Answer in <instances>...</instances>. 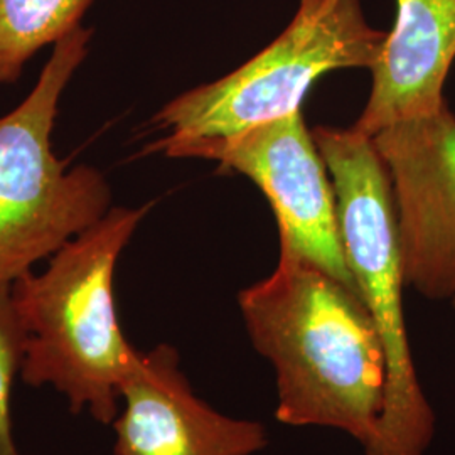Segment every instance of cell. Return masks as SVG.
<instances>
[{
    "mask_svg": "<svg viewBox=\"0 0 455 455\" xmlns=\"http://www.w3.org/2000/svg\"><path fill=\"white\" fill-rule=\"evenodd\" d=\"M248 338L275 373V419L344 432L378 455L387 356L358 293L315 263L280 251L238 295Z\"/></svg>",
    "mask_w": 455,
    "mask_h": 455,
    "instance_id": "6da1fadb",
    "label": "cell"
},
{
    "mask_svg": "<svg viewBox=\"0 0 455 455\" xmlns=\"http://www.w3.org/2000/svg\"><path fill=\"white\" fill-rule=\"evenodd\" d=\"M150 206L112 208L61 246L43 274L29 270L11 285L26 332L22 381L54 388L71 413L88 411L103 425L116 419L122 387L142 353L122 332L114 275Z\"/></svg>",
    "mask_w": 455,
    "mask_h": 455,
    "instance_id": "7a4b0ae2",
    "label": "cell"
},
{
    "mask_svg": "<svg viewBox=\"0 0 455 455\" xmlns=\"http://www.w3.org/2000/svg\"><path fill=\"white\" fill-rule=\"evenodd\" d=\"M336 193L347 268L373 317L387 356V395L378 455H427L437 415L423 391L403 310L407 287L390 176L373 137L351 129L315 127Z\"/></svg>",
    "mask_w": 455,
    "mask_h": 455,
    "instance_id": "3957f363",
    "label": "cell"
},
{
    "mask_svg": "<svg viewBox=\"0 0 455 455\" xmlns=\"http://www.w3.org/2000/svg\"><path fill=\"white\" fill-rule=\"evenodd\" d=\"M92 36L80 26L56 43L33 92L0 116V287H11L112 210L105 176L90 165L69 169L51 144L60 100Z\"/></svg>",
    "mask_w": 455,
    "mask_h": 455,
    "instance_id": "277c9868",
    "label": "cell"
},
{
    "mask_svg": "<svg viewBox=\"0 0 455 455\" xmlns=\"http://www.w3.org/2000/svg\"><path fill=\"white\" fill-rule=\"evenodd\" d=\"M359 0H300L285 31L221 80L174 98L152 118L164 137L146 152L228 137L300 110L312 84L344 68L371 69L387 41Z\"/></svg>",
    "mask_w": 455,
    "mask_h": 455,
    "instance_id": "5b68a950",
    "label": "cell"
},
{
    "mask_svg": "<svg viewBox=\"0 0 455 455\" xmlns=\"http://www.w3.org/2000/svg\"><path fill=\"white\" fill-rule=\"evenodd\" d=\"M163 154L214 161L253 180L275 214L280 251L315 263L359 295L342 250L332 180L302 110Z\"/></svg>",
    "mask_w": 455,
    "mask_h": 455,
    "instance_id": "8992f818",
    "label": "cell"
},
{
    "mask_svg": "<svg viewBox=\"0 0 455 455\" xmlns=\"http://www.w3.org/2000/svg\"><path fill=\"white\" fill-rule=\"evenodd\" d=\"M398 214L407 287L430 300L455 297V115L396 122L373 135Z\"/></svg>",
    "mask_w": 455,
    "mask_h": 455,
    "instance_id": "52a82bcc",
    "label": "cell"
},
{
    "mask_svg": "<svg viewBox=\"0 0 455 455\" xmlns=\"http://www.w3.org/2000/svg\"><path fill=\"white\" fill-rule=\"evenodd\" d=\"M120 400L114 455H253L268 445L263 423L225 415L196 395L169 344L140 353Z\"/></svg>",
    "mask_w": 455,
    "mask_h": 455,
    "instance_id": "ba28073f",
    "label": "cell"
},
{
    "mask_svg": "<svg viewBox=\"0 0 455 455\" xmlns=\"http://www.w3.org/2000/svg\"><path fill=\"white\" fill-rule=\"evenodd\" d=\"M455 61V0H396V19L373 68L368 103L353 125L370 137L434 114Z\"/></svg>",
    "mask_w": 455,
    "mask_h": 455,
    "instance_id": "9c48e42d",
    "label": "cell"
},
{
    "mask_svg": "<svg viewBox=\"0 0 455 455\" xmlns=\"http://www.w3.org/2000/svg\"><path fill=\"white\" fill-rule=\"evenodd\" d=\"M93 0H0V84L19 80L39 49L82 26Z\"/></svg>",
    "mask_w": 455,
    "mask_h": 455,
    "instance_id": "30bf717a",
    "label": "cell"
},
{
    "mask_svg": "<svg viewBox=\"0 0 455 455\" xmlns=\"http://www.w3.org/2000/svg\"><path fill=\"white\" fill-rule=\"evenodd\" d=\"M26 332L11 287H0V455H19L12 437L11 395L24 356Z\"/></svg>",
    "mask_w": 455,
    "mask_h": 455,
    "instance_id": "8fae6325",
    "label": "cell"
},
{
    "mask_svg": "<svg viewBox=\"0 0 455 455\" xmlns=\"http://www.w3.org/2000/svg\"><path fill=\"white\" fill-rule=\"evenodd\" d=\"M452 306H454V309H455V297H454V299H452Z\"/></svg>",
    "mask_w": 455,
    "mask_h": 455,
    "instance_id": "7c38bea8",
    "label": "cell"
}]
</instances>
